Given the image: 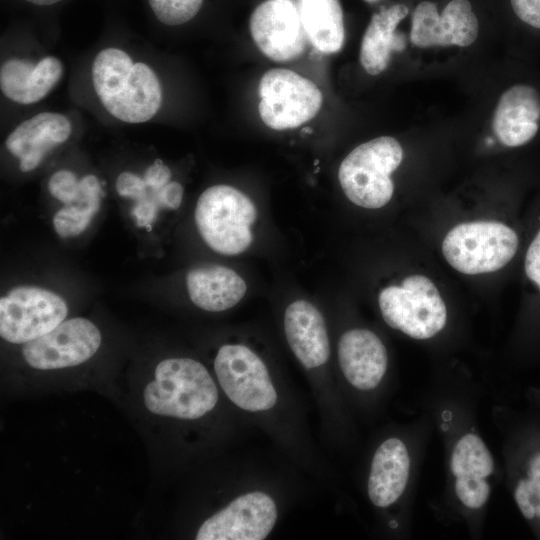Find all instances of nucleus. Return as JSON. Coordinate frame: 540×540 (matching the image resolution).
<instances>
[{"label": "nucleus", "mask_w": 540, "mask_h": 540, "mask_svg": "<svg viewBox=\"0 0 540 540\" xmlns=\"http://www.w3.org/2000/svg\"><path fill=\"white\" fill-rule=\"evenodd\" d=\"M91 78L102 106L121 122L145 123L161 107L162 87L155 71L144 62H134L118 47H106L96 54Z\"/></svg>", "instance_id": "obj_1"}, {"label": "nucleus", "mask_w": 540, "mask_h": 540, "mask_svg": "<svg viewBox=\"0 0 540 540\" xmlns=\"http://www.w3.org/2000/svg\"><path fill=\"white\" fill-rule=\"evenodd\" d=\"M218 391L207 369L190 358L161 361L155 379L144 391V402L154 414L196 419L211 411Z\"/></svg>", "instance_id": "obj_2"}, {"label": "nucleus", "mask_w": 540, "mask_h": 540, "mask_svg": "<svg viewBox=\"0 0 540 540\" xmlns=\"http://www.w3.org/2000/svg\"><path fill=\"white\" fill-rule=\"evenodd\" d=\"M194 218L201 238L212 250L233 256L250 247L257 209L237 188L218 184L201 193Z\"/></svg>", "instance_id": "obj_3"}, {"label": "nucleus", "mask_w": 540, "mask_h": 540, "mask_svg": "<svg viewBox=\"0 0 540 540\" xmlns=\"http://www.w3.org/2000/svg\"><path fill=\"white\" fill-rule=\"evenodd\" d=\"M402 159V147L393 137L382 136L360 144L339 166L338 179L344 194L362 208L385 206L394 192L391 174Z\"/></svg>", "instance_id": "obj_4"}, {"label": "nucleus", "mask_w": 540, "mask_h": 540, "mask_svg": "<svg viewBox=\"0 0 540 540\" xmlns=\"http://www.w3.org/2000/svg\"><path fill=\"white\" fill-rule=\"evenodd\" d=\"M378 303L384 321L413 339H429L446 324L444 300L435 284L423 275H410L400 286L384 288Z\"/></svg>", "instance_id": "obj_5"}, {"label": "nucleus", "mask_w": 540, "mask_h": 540, "mask_svg": "<svg viewBox=\"0 0 540 540\" xmlns=\"http://www.w3.org/2000/svg\"><path fill=\"white\" fill-rule=\"evenodd\" d=\"M517 248L515 231L495 221L459 224L449 231L442 243L446 261L467 275L501 269L514 257Z\"/></svg>", "instance_id": "obj_6"}, {"label": "nucleus", "mask_w": 540, "mask_h": 540, "mask_svg": "<svg viewBox=\"0 0 540 540\" xmlns=\"http://www.w3.org/2000/svg\"><path fill=\"white\" fill-rule=\"evenodd\" d=\"M259 114L269 128L299 127L319 112L323 96L311 80L285 68L268 70L259 84Z\"/></svg>", "instance_id": "obj_7"}, {"label": "nucleus", "mask_w": 540, "mask_h": 540, "mask_svg": "<svg viewBox=\"0 0 540 540\" xmlns=\"http://www.w3.org/2000/svg\"><path fill=\"white\" fill-rule=\"evenodd\" d=\"M68 307L56 293L19 286L0 299V335L14 344L32 341L64 321Z\"/></svg>", "instance_id": "obj_8"}, {"label": "nucleus", "mask_w": 540, "mask_h": 540, "mask_svg": "<svg viewBox=\"0 0 540 540\" xmlns=\"http://www.w3.org/2000/svg\"><path fill=\"white\" fill-rule=\"evenodd\" d=\"M215 372L228 398L248 411L272 408L277 393L263 361L248 347L223 345L215 358Z\"/></svg>", "instance_id": "obj_9"}, {"label": "nucleus", "mask_w": 540, "mask_h": 540, "mask_svg": "<svg viewBox=\"0 0 540 540\" xmlns=\"http://www.w3.org/2000/svg\"><path fill=\"white\" fill-rule=\"evenodd\" d=\"M101 344V333L85 318L61 322L48 333L24 344L22 354L36 369L49 370L79 365L91 358Z\"/></svg>", "instance_id": "obj_10"}, {"label": "nucleus", "mask_w": 540, "mask_h": 540, "mask_svg": "<svg viewBox=\"0 0 540 540\" xmlns=\"http://www.w3.org/2000/svg\"><path fill=\"white\" fill-rule=\"evenodd\" d=\"M250 33L268 58L285 62L305 51L308 37L294 0H266L252 12Z\"/></svg>", "instance_id": "obj_11"}, {"label": "nucleus", "mask_w": 540, "mask_h": 540, "mask_svg": "<svg viewBox=\"0 0 540 540\" xmlns=\"http://www.w3.org/2000/svg\"><path fill=\"white\" fill-rule=\"evenodd\" d=\"M478 31V19L468 0H451L441 14L435 3L424 1L413 11L410 41L418 48L467 47Z\"/></svg>", "instance_id": "obj_12"}, {"label": "nucleus", "mask_w": 540, "mask_h": 540, "mask_svg": "<svg viewBox=\"0 0 540 540\" xmlns=\"http://www.w3.org/2000/svg\"><path fill=\"white\" fill-rule=\"evenodd\" d=\"M277 519L273 499L262 492H251L233 500L228 506L205 520L197 540H262Z\"/></svg>", "instance_id": "obj_13"}, {"label": "nucleus", "mask_w": 540, "mask_h": 540, "mask_svg": "<svg viewBox=\"0 0 540 540\" xmlns=\"http://www.w3.org/2000/svg\"><path fill=\"white\" fill-rule=\"evenodd\" d=\"M72 133L70 119L58 112H40L19 123L5 140L6 149L19 160L22 172H31Z\"/></svg>", "instance_id": "obj_14"}, {"label": "nucleus", "mask_w": 540, "mask_h": 540, "mask_svg": "<svg viewBox=\"0 0 540 540\" xmlns=\"http://www.w3.org/2000/svg\"><path fill=\"white\" fill-rule=\"evenodd\" d=\"M450 469L460 502L470 509L484 506L490 496L487 479L494 471V460L478 435L467 433L457 441L451 454Z\"/></svg>", "instance_id": "obj_15"}, {"label": "nucleus", "mask_w": 540, "mask_h": 540, "mask_svg": "<svg viewBox=\"0 0 540 540\" xmlns=\"http://www.w3.org/2000/svg\"><path fill=\"white\" fill-rule=\"evenodd\" d=\"M338 359L347 381L359 390L377 387L388 365L383 342L367 329H351L341 336Z\"/></svg>", "instance_id": "obj_16"}, {"label": "nucleus", "mask_w": 540, "mask_h": 540, "mask_svg": "<svg viewBox=\"0 0 540 540\" xmlns=\"http://www.w3.org/2000/svg\"><path fill=\"white\" fill-rule=\"evenodd\" d=\"M62 61L52 55L37 63L20 58L4 61L0 68V89L12 102L30 105L46 97L63 75Z\"/></svg>", "instance_id": "obj_17"}, {"label": "nucleus", "mask_w": 540, "mask_h": 540, "mask_svg": "<svg viewBox=\"0 0 540 540\" xmlns=\"http://www.w3.org/2000/svg\"><path fill=\"white\" fill-rule=\"evenodd\" d=\"M540 96L528 85H514L499 98L492 128L498 140L518 147L534 138L539 128Z\"/></svg>", "instance_id": "obj_18"}, {"label": "nucleus", "mask_w": 540, "mask_h": 540, "mask_svg": "<svg viewBox=\"0 0 540 540\" xmlns=\"http://www.w3.org/2000/svg\"><path fill=\"white\" fill-rule=\"evenodd\" d=\"M284 330L291 350L304 367L315 368L328 360L330 345L324 318L312 303L296 300L289 304Z\"/></svg>", "instance_id": "obj_19"}, {"label": "nucleus", "mask_w": 540, "mask_h": 540, "mask_svg": "<svg viewBox=\"0 0 540 540\" xmlns=\"http://www.w3.org/2000/svg\"><path fill=\"white\" fill-rule=\"evenodd\" d=\"M186 285L191 301L210 312L232 308L247 290L245 281L237 272L216 264L192 268L186 275Z\"/></svg>", "instance_id": "obj_20"}, {"label": "nucleus", "mask_w": 540, "mask_h": 540, "mask_svg": "<svg viewBox=\"0 0 540 540\" xmlns=\"http://www.w3.org/2000/svg\"><path fill=\"white\" fill-rule=\"evenodd\" d=\"M410 457L398 438L385 440L376 450L368 479V495L377 507H388L403 494L408 483Z\"/></svg>", "instance_id": "obj_21"}, {"label": "nucleus", "mask_w": 540, "mask_h": 540, "mask_svg": "<svg viewBox=\"0 0 540 540\" xmlns=\"http://www.w3.org/2000/svg\"><path fill=\"white\" fill-rule=\"evenodd\" d=\"M408 7L395 4L374 13L363 35L360 47V63L372 76L383 72L391 58V52L405 46L404 34L396 33L398 24L407 16Z\"/></svg>", "instance_id": "obj_22"}, {"label": "nucleus", "mask_w": 540, "mask_h": 540, "mask_svg": "<svg viewBox=\"0 0 540 540\" xmlns=\"http://www.w3.org/2000/svg\"><path fill=\"white\" fill-rule=\"evenodd\" d=\"M298 7L310 43L325 54L341 50L345 30L339 0H299Z\"/></svg>", "instance_id": "obj_23"}, {"label": "nucleus", "mask_w": 540, "mask_h": 540, "mask_svg": "<svg viewBox=\"0 0 540 540\" xmlns=\"http://www.w3.org/2000/svg\"><path fill=\"white\" fill-rule=\"evenodd\" d=\"M514 499L526 519L540 518V453L530 459L526 476L516 484Z\"/></svg>", "instance_id": "obj_24"}, {"label": "nucleus", "mask_w": 540, "mask_h": 540, "mask_svg": "<svg viewBox=\"0 0 540 540\" xmlns=\"http://www.w3.org/2000/svg\"><path fill=\"white\" fill-rule=\"evenodd\" d=\"M155 17L167 26H179L193 19L203 0H148Z\"/></svg>", "instance_id": "obj_25"}, {"label": "nucleus", "mask_w": 540, "mask_h": 540, "mask_svg": "<svg viewBox=\"0 0 540 540\" xmlns=\"http://www.w3.org/2000/svg\"><path fill=\"white\" fill-rule=\"evenodd\" d=\"M95 215L88 207L78 204L65 205L54 215L53 226L62 238L78 236L87 229Z\"/></svg>", "instance_id": "obj_26"}, {"label": "nucleus", "mask_w": 540, "mask_h": 540, "mask_svg": "<svg viewBox=\"0 0 540 540\" xmlns=\"http://www.w3.org/2000/svg\"><path fill=\"white\" fill-rule=\"evenodd\" d=\"M49 193L65 205L77 202L80 196V180L74 172L61 169L56 171L48 182Z\"/></svg>", "instance_id": "obj_27"}, {"label": "nucleus", "mask_w": 540, "mask_h": 540, "mask_svg": "<svg viewBox=\"0 0 540 540\" xmlns=\"http://www.w3.org/2000/svg\"><path fill=\"white\" fill-rule=\"evenodd\" d=\"M117 193L125 198L138 201L147 196L148 186L139 175L125 171L118 175L115 183Z\"/></svg>", "instance_id": "obj_28"}, {"label": "nucleus", "mask_w": 540, "mask_h": 540, "mask_svg": "<svg viewBox=\"0 0 540 540\" xmlns=\"http://www.w3.org/2000/svg\"><path fill=\"white\" fill-rule=\"evenodd\" d=\"M158 206H160L155 198L148 196L136 201L132 208V215L139 227H151L156 219Z\"/></svg>", "instance_id": "obj_29"}, {"label": "nucleus", "mask_w": 540, "mask_h": 540, "mask_svg": "<svg viewBox=\"0 0 540 540\" xmlns=\"http://www.w3.org/2000/svg\"><path fill=\"white\" fill-rule=\"evenodd\" d=\"M517 17L528 25L540 29V0H510Z\"/></svg>", "instance_id": "obj_30"}, {"label": "nucleus", "mask_w": 540, "mask_h": 540, "mask_svg": "<svg viewBox=\"0 0 540 540\" xmlns=\"http://www.w3.org/2000/svg\"><path fill=\"white\" fill-rule=\"evenodd\" d=\"M171 170L162 161L156 160L145 171L143 176L148 188L153 192L162 189L171 181Z\"/></svg>", "instance_id": "obj_31"}, {"label": "nucleus", "mask_w": 540, "mask_h": 540, "mask_svg": "<svg viewBox=\"0 0 540 540\" xmlns=\"http://www.w3.org/2000/svg\"><path fill=\"white\" fill-rule=\"evenodd\" d=\"M155 193L158 204L164 208L175 210L181 205L183 199V186L177 181H170Z\"/></svg>", "instance_id": "obj_32"}, {"label": "nucleus", "mask_w": 540, "mask_h": 540, "mask_svg": "<svg viewBox=\"0 0 540 540\" xmlns=\"http://www.w3.org/2000/svg\"><path fill=\"white\" fill-rule=\"evenodd\" d=\"M525 272L528 278L540 288V231L527 250Z\"/></svg>", "instance_id": "obj_33"}, {"label": "nucleus", "mask_w": 540, "mask_h": 540, "mask_svg": "<svg viewBox=\"0 0 540 540\" xmlns=\"http://www.w3.org/2000/svg\"><path fill=\"white\" fill-rule=\"evenodd\" d=\"M24 1L34 4V5H38V6H48V5L56 4L62 0H24Z\"/></svg>", "instance_id": "obj_34"}, {"label": "nucleus", "mask_w": 540, "mask_h": 540, "mask_svg": "<svg viewBox=\"0 0 540 540\" xmlns=\"http://www.w3.org/2000/svg\"><path fill=\"white\" fill-rule=\"evenodd\" d=\"M397 525H398V524H397L395 521H391V522H390V526H391L392 528H396Z\"/></svg>", "instance_id": "obj_35"}, {"label": "nucleus", "mask_w": 540, "mask_h": 540, "mask_svg": "<svg viewBox=\"0 0 540 540\" xmlns=\"http://www.w3.org/2000/svg\"><path fill=\"white\" fill-rule=\"evenodd\" d=\"M365 1L368 2V3H376V2H378L380 0H365Z\"/></svg>", "instance_id": "obj_36"}]
</instances>
